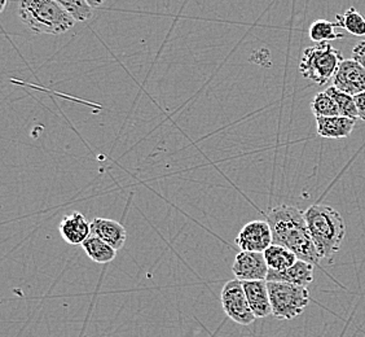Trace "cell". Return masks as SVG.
Masks as SVG:
<instances>
[{"instance_id": "obj_1", "label": "cell", "mask_w": 365, "mask_h": 337, "mask_svg": "<svg viewBox=\"0 0 365 337\" xmlns=\"http://www.w3.org/2000/svg\"><path fill=\"white\" fill-rule=\"evenodd\" d=\"M272 231V244L285 246L298 260L317 265L322 257L311 236L304 213L290 205H279L266 214Z\"/></svg>"}, {"instance_id": "obj_2", "label": "cell", "mask_w": 365, "mask_h": 337, "mask_svg": "<svg viewBox=\"0 0 365 337\" xmlns=\"http://www.w3.org/2000/svg\"><path fill=\"white\" fill-rule=\"evenodd\" d=\"M304 213L311 236L322 258H331L346 235V223L339 211L329 205L309 206Z\"/></svg>"}, {"instance_id": "obj_3", "label": "cell", "mask_w": 365, "mask_h": 337, "mask_svg": "<svg viewBox=\"0 0 365 337\" xmlns=\"http://www.w3.org/2000/svg\"><path fill=\"white\" fill-rule=\"evenodd\" d=\"M19 16L29 30L48 36L63 34L77 22L55 0H20Z\"/></svg>"}, {"instance_id": "obj_4", "label": "cell", "mask_w": 365, "mask_h": 337, "mask_svg": "<svg viewBox=\"0 0 365 337\" xmlns=\"http://www.w3.org/2000/svg\"><path fill=\"white\" fill-rule=\"evenodd\" d=\"M344 60L341 51L334 49L330 43H319L303 51L299 73L303 78L323 86L333 79Z\"/></svg>"}, {"instance_id": "obj_5", "label": "cell", "mask_w": 365, "mask_h": 337, "mask_svg": "<svg viewBox=\"0 0 365 337\" xmlns=\"http://www.w3.org/2000/svg\"><path fill=\"white\" fill-rule=\"evenodd\" d=\"M268 292L272 305V316L280 321H292L301 316L309 302L306 287L288 283L267 281Z\"/></svg>"}, {"instance_id": "obj_6", "label": "cell", "mask_w": 365, "mask_h": 337, "mask_svg": "<svg viewBox=\"0 0 365 337\" xmlns=\"http://www.w3.org/2000/svg\"><path fill=\"white\" fill-rule=\"evenodd\" d=\"M220 301L228 316L240 326H250L257 319L250 309L242 281L239 279L227 281L220 293Z\"/></svg>"}, {"instance_id": "obj_7", "label": "cell", "mask_w": 365, "mask_h": 337, "mask_svg": "<svg viewBox=\"0 0 365 337\" xmlns=\"http://www.w3.org/2000/svg\"><path fill=\"white\" fill-rule=\"evenodd\" d=\"M235 243L245 252L264 253L268 246H272V231L267 221H252L246 223Z\"/></svg>"}, {"instance_id": "obj_8", "label": "cell", "mask_w": 365, "mask_h": 337, "mask_svg": "<svg viewBox=\"0 0 365 337\" xmlns=\"http://www.w3.org/2000/svg\"><path fill=\"white\" fill-rule=\"evenodd\" d=\"M268 271L269 267L264 254L258 252L241 251L237 253L232 266V273L241 281H266Z\"/></svg>"}, {"instance_id": "obj_9", "label": "cell", "mask_w": 365, "mask_h": 337, "mask_svg": "<svg viewBox=\"0 0 365 337\" xmlns=\"http://www.w3.org/2000/svg\"><path fill=\"white\" fill-rule=\"evenodd\" d=\"M333 86L351 96L365 91V68L354 59L344 60L333 77Z\"/></svg>"}, {"instance_id": "obj_10", "label": "cell", "mask_w": 365, "mask_h": 337, "mask_svg": "<svg viewBox=\"0 0 365 337\" xmlns=\"http://www.w3.org/2000/svg\"><path fill=\"white\" fill-rule=\"evenodd\" d=\"M58 230L61 238L68 244L82 246L91 236V222H88L82 213L73 211L63 218Z\"/></svg>"}, {"instance_id": "obj_11", "label": "cell", "mask_w": 365, "mask_h": 337, "mask_svg": "<svg viewBox=\"0 0 365 337\" xmlns=\"http://www.w3.org/2000/svg\"><path fill=\"white\" fill-rule=\"evenodd\" d=\"M246 297L257 319L272 316V305L268 292L267 281H242Z\"/></svg>"}, {"instance_id": "obj_12", "label": "cell", "mask_w": 365, "mask_h": 337, "mask_svg": "<svg viewBox=\"0 0 365 337\" xmlns=\"http://www.w3.org/2000/svg\"><path fill=\"white\" fill-rule=\"evenodd\" d=\"M91 235L106 241L115 251L122 249L127 239L126 228L120 222L108 218H95L92 221Z\"/></svg>"}, {"instance_id": "obj_13", "label": "cell", "mask_w": 365, "mask_h": 337, "mask_svg": "<svg viewBox=\"0 0 365 337\" xmlns=\"http://www.w3.org/2000/svg\"><path fill=\"white\" fill-rule=\"evenodd\" d=\"M267 281H279V283H288L299 287H309L314 281V265L306 261L298 260L294 265L289 267L284 271H268Z\"/></svg>"}, {"instance_id": "obj_14", "label": "cell", "mask_w": 365, "mask_h": 337, "mask_svg": "<svg viewBox=\"0 0 365 337\" xmlns=\"http://www.w3.org/2000/svg\"><path fill=\"white\" fill-rule=\"evenodd\" d=\"M317 134L325 139H344L350 136L356 121L344 116L317 119Z\"/></svg>"}, {"instance_id": "obj_15", "label": "cell", "mask_w": 365, "mask_h": 337, "mask_svg": "<svg viewBox=\"0 0 365 337\" xmlns=\"http://www.w3.org/2000/svg\"><path fill=\"white\" fill-rule=\"evenodd\" d=\"M263 254L269 270H274V271H284L289 267L293 266L298 261V257L294 253L289 251L288 248L277 246V244L268 246Z\"/></svg>"}, {"instance_id": "obj_16", "label": "cell", "mask_w": 365, "mask_h": 337, "mask_svg": "<svg viewBox=\"0 0 365 337\" xmlns=\"http://www.w3.org/2000/svg\"><path fill=\"white\" fill-rule=\"evenodd\" d=\"M82 248L90 260L100 265L109 263L117 257V251L113 246L92 235L82 244Z\"/></svg>"}, {"instance_id": "obj_17", "label": "cell", "mask_w": 365, "mask_h": 337, "mask_svg": "<svg viewBox=\"0 0 365 337\" xmlns=\"http://www.w3.org/2000/svg\"><path fill=\"white\" fill-rule=\"evenodd\" d=\"M338 22H330L327 20H317L309 26V34L311 41L317 43L329 42V41H337L344 39L342 33H338L336 29L338 28Z\"/></svg>"}, {"instance_id": "obj_18", "label": "cell", "mask_w": 365, "mask_h": 337, "mask_svg": "<svg viewBox=\"0 0 365 337\" xmlns=\"http://www.w3.org/2000/svg\"><path fill=\"white\" fill-rule=\"evenodd\" d=\"M327 92H328L330 98L334 100V103H336L341 116L347 117V119H351L354 121L358 120V108H356V104H355L354 96L346 94V92H342L341 90H338L337 87H334V86H330L329 89H327Z\"/></svg>"}, {"instance_id": "obj_19", "label": "cell", "mask_w": 365, "mask_h": 337, "mask_svg": "<svg viewBox=\"0 0 365 337\" xmlns=\"http://www.w3.org/2000/svg\"><path fill=\"white\" fill-rule=\"evenodd\" d=\"M338 25L346 29L350 34L356 36H365V17L358 9L349 8L344 14H337Z\"/></svg>"}, {"instance_id": "obj_20", "label": "cell", "mask_w": 365, "mask_h": 337, "mask_svg": "<svg viewBox=\"0 0 365 337\" xmlns=\"http://www.w3.org/2000/svg\"><path fill=\"white\" fill-rule=\"evenodd\" d=\"M311 111L315 114V117H334L341 116L338 111L334 100L330 98L328 92H319L314 100L311 101Z\"/></svg>"}, {"instance_id": "obj_21", "label": "cell", "mask_w": 365, "mask_h": 337, "mask_svg": "<svg viewBox=\"0 0 365 337\" xmlns=\"http://www.w3.org/2000/svg\"><path fill=\"white\" fill-rule=\"evenodd\" d=\"M73 16L76 21L83 22L92 17V7L86 0H55Z\"/></svg>"}, {"instance_id": "obj_22", "label": "cell", "mask_w": 365, "mask_h": 337, "mask_svg": "<svg viewBox=\"0 0 365 337\" xmlns=\"http://www.w3.org/2000/svg\"><path fill=\"white\" fill-rule=\"evenodd\" d=\"M352 59L365 68V39L359 42L352 49Z\"/></svg>"}, {"instance_id": "obj_23", "label": "cell", "mask_w": 365, "mask_h": 337, "mask_svg": "<svg viewBox=\"0 0 365 337\" xmlns=\"http://www.w3.org/2000/svg\"><path fill=\"white\" fill-rule=\"evenodd\" d=\"M354 99H355V104L358 108L359 119L365 121V91L354 96Z\"/></svg>"}, {"instance_id": "obj_24", "label": "cell", "mask_w": 365, "mask_h": 337, "mask_svg": "<svg viewBox=\"0 0 365 337\" xmlns=\"http://www.w3.org/2000/svg\"><path fill=\"white\" fill-rule=\"evenodd\" d=\"M86 1L90 4V7L98 8L101 7V6L106 3V0H86Z\"/></svg>"}, {"instance_id": "obj_25", "label": "cell", "mask_w": 365, "mask_h": 337, "mask_svg": "<svg viewBox=\"0 0 365 337\" xmlns=\"http://www.w3.org/2000/svg\"><path fill=\"white\" fill-rule=\"evenodd\" d=\"M6 6H7V0H1V7H0V11H1V12L4 11Z\"/></svg>"}]
</instances>
